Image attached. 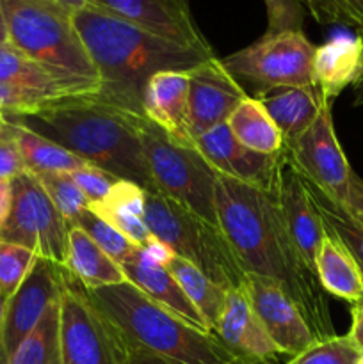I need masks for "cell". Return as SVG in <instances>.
<instances>
[{"label":"cell","mask_w":363,"mask_h":364,"mask_svg":"<svg viewBox=\"0 0 363 364\" xmlns=\"http://www.w3.org/2000/svg\"><path fill=\"white\" fill-rule=\"evenodd\" d=\"M347 336L351 338L352 343L356 345V348L363 354V301L358 302V304H352L351 329H349Z\"/></svg>","instance_id":"cell-45"},{"label":"cell","mask_w":363,"mask_h":364,"mask_svg":"<svg viewBox=\"0 0 363 364\" xmlns=\"http://www.w3.org/2000/svg\"><path fill=\"white\" fill-rule=\"evenodd\" d=\"M64 269L77 279L85 290L125 283L123 269L105 255L84 230L70 226L68 230V249Z\"/></svg>","instance_id":"cell-24"},{"label":"cell","mask_w":363,"mask_h":364,"mask_svg":"<svg viewBox=\"0 0 363 364\" xmlns=\"http://www.w3.org/2000/svg\"><path fill=\"white\" fill-rule=\"evenodd\" d=\"M142 114L173 141L194 146L189 134L187 71H159L149 77L142 92Z\"/></svg>","instance_id":"cell-19"},{"label":"cell","mask_w":363,"mask_h":364,"mask_svg":"<svg viewBox=\"0 0 363 364\" xmlns=\"http://www.w3.org/2000/svg\"><path fill=\"white\" fill-rule=\"evenodd\" d=\"M362 352L347 334L313 341L308 348L290 358L287 364H356Z\"/></svg>","instance_id":"cell-33"},{"label":"cell","mask_w":363,"mask_h":364,"mask_svg":"<svg viewBox=\"0 0 363 364\" xmlns=\"http://www.w3.org/2000/svg\"><path fill=\"white\" fill-rule=\"evenodd\" d=\"M0 84L36 96L43 102H57L68 96L82 95L70 82L28 59L11 43L0 45Z\"/></svg>","instance_id":"cell-23"},{"label":"cell","mask_w":363,"mask_h":364,"mask_svg":"<svg viewBox=\"0 0 363 364\" xmlns=\"http://www.w3.org/2000/svg\"><path fill=\"white\" fill-rule=\"evenodd\" d=\"M273 196L278 201L292 240L298 245L299 252L308 263L310 269L315 272V258L320 242L324 238V228L319 213L313 206L312 198H310L306 180L295 169L285 148L281 149L276 187H274Z\"/></svg>","instance_id":"cell-17"},{"label":"cell","mask_w":363,"mask_h":364,"mask_svg":"<svg viewBox=\"0 0 363 364\" xmlns=\"http://www.w3.org/2000/svg\"><path fill=\"white\" fill-rule=\"evenodd\" d=\"M212 334L235 358L276 363L281 354L253 311L244 290H230Z\"/></svg>","instance_id":"cell-18"},{"label":"cell","mask_w":363,"mask_h":364,"mask_svg":"<svg viewBox=\"0 0 363 364\" xmlns=\"http://www.w3.org/2000/svg\"><path fill=\"white\" fill-rule=\"evenodd\" d=\"M6 301L7 299L0 294V326H2V318H4V309H6Z\"/></svg>","instance_id":"cell-52"},{"label":"cell","mask_w":363,"mask_h":364,"mask_svg":"<svg viewBox=\"0 0 363 364\" xmlns=\"http://www.w3.org/2000/svg\"><path fill=\"white\" fill-rule=\"evenodd\" d=\"M88 4L167 41L212 52L192 16L189 0H89Z\"/></svg>","instance_id":"cell-14"},{"label":"cell","mask_w":363,"mask_h":364,"mask_svg":"<svg viewBox=\"0 0 363 364\" xmlns=\"http://www.w3.org/2000/svg\"><path fill=\"white\" fill-rule=\"evenodd\" d=\"M342 206L352 217H356L359 223H363V180L356 173H352L351 181H349L347 198H345V203Z\"/></svg>","instance_id":"cell-42"},{"label":"cell","mask_w":363,"mask_h":364,"mask_svg":"<svg viewBox=\"0 0 363 364\" xmlns=\"http://www.w3.org/2000/svg\"><path fill=\"white\" fill-rule=\"evenodd\" d=\"M50 102L36 98V96L25 95L18 89L9 87L6 84H0V112L7 117H21L31 116L36 110L41 109Z\"/></svg>","instance_id":"cell-40"},{"label":"cell","mask_w":363,"mask_h":364,"mask_svg":"<svg viewBox=\"0 0 363 364\" xmlns=\"http://www.w3.org/2000/svg\"><path fill=\"white\" fill-rule=\"evenodd\" d=\"M14 123V139L18 142L21 156H23L25 169L31 174L41 173H73L77 169L91 166L80 156L73 155L57 142L43 137L38 132L31 130L25 124Z\"/></svg>","instance_id":"cell-26"},{"label":"cell","mask_w":363,"mask_h":364,"mask_svg":"<svg viewBox=\"0 0 363 364\" xmlns=\"http://www.w3.org/2000/svg\"><path fill=\"white\" fill-rule=\"evenodd\" d=\"M256 100L265 107L283 139V148H290L315 123L326 105L317 85H283L260 89Z\"/></svg>","instance_id":"cell-20"},{"label":"cell","mask_w":363,"mask_h":364,"mask_svg":"<svg viewBox=\"0 0 363 364\" xmlns=\"http://www.w3.org/2000/svg\"><path fill=\"white\" fill-rule=\"evenodd\" d=\"M216 213L241 269L280 284L317 341L335 336L327 294L292 240L274 196L216 173Z\"/></svg>","instance_id":"cell-1"},{"label":"cell","mask_w":363,"mask_h":364,"mask_svg":"<svg viewBox=\"0 0 363 364\" xmlns=\"http://www.w3.org/2000/svg\"><path fill=\"white\" fill-rule=\"evenodd\" d=\"M127 345L142 347L174 364H223L235 355L214 334L201 333L125 281L88 290Z\"/></svg>","instance_id":"cell-4"},{"label":"cell","mask_w":363,"mask_h":364,"mask_svg":"<svg viewBox=\"0 0 363 364\" xmlns=\"http://www.w3.org/2000/svg\"><path fill=\"white\" fill-rule=\"evenodd\" d=\"M88 208L91 210L96 217L105 220L109 226H112L114 230H117L121 235H125L128 240L134 242L135 245H139V247H142V245L152 238V233H149L148 226H146L142 217L132 215V213L121 212V210L109 208V206L102 205V203H91V205H88Z\"/></svg>","instance_id":"cell-36"},{"label":"cell","mask_w":363,"mask_h":364,"mask_svg":"<svg viewBox=\"0 0 363 364\" xmlns=\"http://www.w3.org/2000/svg\"><path fill=\"white\" fill-rule=\"evenodd\" d=\"M320 25H340L359 31L363 27V0H302Z\"/></svg>","instance_id":"cell-35"},{"label":"cell","mask_w":363,"mask_h":364,"mask_svg":"<svg viewBox=\"0 0 363 364\" xmlns=\"http://www.w3.org/2000/svg\"><path fill=\"white\" fill-rule=\"evenodd\" d=\"M141 249L144 251V255L148 256L153 263H155V265L164 267V269H169L171 262L177 258V255L173 252V249H171L167 244H164L162 240H159L157 237H153V235Z\"/></svg>","instance_id":"cell-43"},{"label":"cell","mask_w":363,"mask_h":364,"mask_svg":"<svg viewBox=\"0 0 363 364\" xmlns=\"http://www.w3.org/2000/svg\"><path fill=\"white\" fill-rule=\"evenodd\" d=\"M14 137V123L0 112V141Z\"/></svg>","instance_id":"cell-48"},{"label":"cell","mask_w":363,"mask_h":364,"mask_svg":"<svg viewBox=\"0 0 363 364\" xmlns=\"http://www.w3.org/2000/svg\"><path fill=\"white\" fill-rule=\"evenodd\" d=\"M68 223L31 173L13 180V208L0 230V240L23 245L39 258L63 265L66 262Z\"/></svg>","instance_id":"cell-10"},{"label":"cell","mask_w":363,"mask_h":364,"mask_svg":"<svg viewBox=\"0 0 363 364\" xmlns=\"http://www.w3.org/2000/svg\"><path fill=\"white\" fill-rule=\"evenodd\" d=\"M23 173H27V169L16 139L11 137L0 141V180L13 181Z\"/></svg>","instance_id":"cell-41"},{"label":"cell","mask_w":363,"mask_h":364,"mask_svg":"<svg viewBox=\"0 0 363 364\" xmlns=\"http://www.w3.org/2000/svg\"><path fill=\"white\" fill-rule=\"evenodd\" d=\"M358 38L362 39V45H363V27L358 31ZM352 89H354V105L356 107L363 105V68H362V75H359L358 82L352 85Z\"/></svg>","instance_id":"cell-47"},{"label":"cell","mask_w":363,"mask_h":364,"mask_svg":"<svg viewBox=\"0 0 363 364\" xmlns=\"http://www.w3.org/2000/svg\"><path fill=\"white\" fill-rule=\"evenodd\" d=\"M38 255L23 245L0 240V294L9 299L34 267Z\"/></svg>","instance_id":"cell-34"},{"label":"cell","mask_w":363,"mask_h":364,"mask_svg":"<svg viewBox=\"0 0 363 364\" xmlns=\"http://www.w3.org/2000/svg\"><path fill=\"white\" fill-rule=\"evenodd\" d=\"M73 23L98 71V98L134 116L142 114L146 82L159 71H189L212 52L177 45L100 7L73 11Z\"/></svg>","instance_id":"cell-2"},{"label":"cell","mask_w":363,"mask_h":364,"mask_svg":"<svg viewBox=\"0 0 363 364\" xmlns=\"http://www.w3.org/2000/svg\"><path fill=\"white\" fill-rule=\"evenodd\" d=\"M53 2H59V4H63V6L71 7V9H78V7L85 6L89 0H53Z\"/></svg>","instance_id":"cell-51"},{"label":"cell","mask_w":363,"mask_h":364,"mask_svg":"<svg viewBox=\"0 0 363 364\" xmlns=\"http://www.w3.org/2000/svg\"><path fill=\"white\" fill-rule=\"evenodd\" d=\"M331 105L326 103L315 123L287 149L292 164L306 181L319 188L322 194L344 205L347 198L349 181L354 171L338 142L331 116Z\"/></svg>","instance_id":"cell-11"},{"label":"cell","mask_w":363,"mask_h":364,"mask_svg":"<svg viewBox=\"0 0 363 364\" xmlns=\"http://www.w3.org/2000/svg\"><path fill=\"white\" fill-rule=\"evenodd\" d=\"M102 205L142 217L146 206V191L141 185L134 183V181L116 180L110 187L107 198L102 201Z\"/></svg>","instance_id":"cell-38"},{"label":"cell","mask_w":363,"mask_h":364,"mask_svg":"<svg viewBox=\"0 0 363 364\" xmlns=\"http://www.w3.org/2000/svg\"><path fill=\"white\" fill-rule=\"evenodd\" d=\"M315 48L302 31H287L274 36L263 34L253 45L221 60L237 80L244 78L260 89L315 85Z\"/></svg>","instance_id":"cell-9"},{"label":"cell","mask_w":363,"mask_h":364,"mask_svg":"<svg viewBox=\"0 0 363 364\" xmlns=\"http://www.w3.org/2000/svg\"><path fill=\"white\" fill-rule=\"evenodd\" d=\"M187 75L189 134L194 141L212 128L228 123L233 110L248 95L216 55L189 70Z\"/></svg>","instance_id":"cell-13"},{"label":"cell","mask_w":363,"mask_h":364,"mask_svg":"<svg viewBox=\"0 0 363 364\" xmlns=\"http://www.w3.org/2000/svg\"><path fill=\"white\" fill-rule=\"evenodd\" d=\"M242 290L281 354L294 358L317 341L305 316L280 284L255 274H246Z\"/></svg>","instance_id":"cell-15"},{"label":"cell","mask_w":363,"mask_h":364,"mask_svg":"<svg viewBox=\"0 0 363 364\" xmlns=\"http://www.w3.org/2000/svg\"><path fill=\"white\" fill-rule=\"evenodd\" d=\"M32 176L45 188V192L52 199L60 215L64 217L68 226H71L78 219V215L88 210L89 203L84 192L78 188V185L68 173H41L32 174Z\"/></svg>","instance_id":"cell-32"},{"label":"cell","mask_w":363,"mask_h":364,"mask_svg":"<svg viewBox=\"0 0 363 364\" xmlns=\"http://www.w3.org/2000/svg\"><path fill=\"white\" fill-rule=\"evenodd\" d=\"M306 185H308L310 198H312L313 206L319 213L324 231L337 238L347 249L363 276V223L352 217L344 206L335 203L333 199L322 194L319 188L313 187L310 181H306Z\"/></svg>","instance_id":"cell-30"},{"label":"cell","mask_w":363,"mask_h":364,"mask_svg":"<svg viewBox=\"0 0 363 364\" xmlns=\"http://www.w3.org/2000/svg\"><path fill=\"white\" fill-rule=\"evenodd\" d=\"M125 364H174L167 361L166 358L159 354H153V352L146 350L142 347H134V345H128V354L125 359Z\"/></svg>","instance_id":"cell-44"},{"label":"cell","mask_w":363,"mask_h":364,"mask_svg":"<svg viewBox=\"0 0 363 364\" xmlns=\"http://www.w3.org/2000/svg\"><path fill=\"white\" fill-rule=\"evenodd\" d=\"M137 130L155 191L206 223L219 226L216 171L199 155L196 146L173 141L144 116L137 117Z\"/></svg>","instance_id":"cell-7"},{"label":"cell","mask_w":363,"mask_h":364,"mask_svg":"<svg viewBox=\"0 0 363 364\" xmlns=\"http://www.w3.org/2000/svg\"><path fill=\"white\" fill-rule=\"evenodd\" d=\"M315 274L327 295L358 304L363 301V276L347 249L324 231L315 258Z\"/></svg>","instance_id":"cell-25"},{"label":"cell","mask_w":363,"mask_h":364,"mask_svg":"<svg viewBox=\"0 0 363 364\" xmlns=\"http://www.w3.org/2000/svg\"><path fill=\"white\" fill-rule=\"evenodd\" d=\"M231 135L246 148L263 155H276L283 149V139L265 107L256 98H246L228 119Z\"/></svg>","instance_id":"cell-27"},{"label":"cell","mask_w":363,"mask_h":364,"mask_svg":"<svg viewBox=\"0 0 363 364\" xmlns=\"http://www.w3.org/2000/svg\"><path fill=\"white\" fill-rule=\"evenodd\" d=\"M363 68V45L358 36H337L317 46L313 80L326 102L333 103L358 82Z\"/></svg>","instance_id":"cell-22"},{"label":"cell","mask_w":363,"mask_h":364,"mask_svg":"<svg viewBox=\"0 0 363 364\" xmlns=\"http://www.w3.org/2000/svg\"><path fill=\"white\" fill-rule=\"evenodd\" d=\"M63 281L64 267L38 256L23 283L6 301L0 326V364L9 363L13 352L38 326L46 308L59 301Z\"/></svg>","instance_id":"cell-12"},{"label":"cell","mask_w":363,"mask_h":364,"mask_svg":"<svg viewBox=\"0 0 363 364\" xmlns=\"http://www.w3.org/2000/svg\"><path fill=\"white\" fill-rule=\"evenodd\" d=\"M71 226H77L80 228V230H84L85 233L89 235V238H91L109 258H112L117 265H123L125 262H128V259L141 249L139 245H135L134 242L128 240L125 235H121L120 231L114 230L112 226H109L105 220L96 217L89 208L85 210V212H82Z\"/></svg>","instance_id":"cell-31"},{"label":"cell","mask_w":363,"mask_h":364,"mask_svg":"<svg viewBox=\"0 0 363 364\" xmlns=\"http://www.w3.org/2000/svg\"><path fill=\"white\" fill-rule=\"evenodd\" d=\"M0 7L14 48L82 95H98V71L75 28V9L53 0H0Z\"/></svg>","instance_id":"cell-5"},{"label":"cell","mask_w":363,"mask_h":364,"mask_svg":"<svg viewBox=\"0 0 363 364\" xmlns=\"http://www.w3.org/2000/svg\"><path fill=\"white\" fill-rule=\"evenodd\" d=\"M6 43H9V38H7V28H6V21H4L2 7H0V45H6Z\"/></svg>","instance_id":"cell-50"},{"label":"cell","mask_w":363,"mask_h":364,"mask_svg":"<svg viewBox=\"0 0 363 364\" xmlns=\"http://www.w3.org/2000/svg\"><path fill=\"white\" fill-rule=\"evenodd\" d=\"M13 208V181L0 180V230L7 223Z\"/></svg>","instance_id":"cell-46"},{"label":"cell","mask_w":363,"mask_h":364,"mask_svg":"<svg viewBox=\"0 0 363 364\" xmlns=\"http://www.w3.org/2000/svg\"><path fill=\"white\" fill-rule=\"evenodd\" d=\"M356 364H363V354H362V355H359V359H358V363H356Z\"/></svg>","instance_id":"cell-53"},{"label":"cell","mask_w":363,"mask_h":364,"mask_svg":"<svg viewBox=\"0 0 363 364\" xmlns=\"http://www.w3.org/2000/svg\"><path fill=\"white\" fill-rule=\"evenodd\" d=\"M59 304L63 364H125V338L66 269Z\"/></svg>","instance_id":"cell-8"},{"label":"cell","mask_w":363,"mask_h":364,"mask_svg":"<svg viewBox=\"0 0 363 364\" xmlns=\"http://www.w3.org/2000/svg\"><path fill=\"white\" fill-rule=\"evenodd\" d=\"M194 146L216 173L273 194L281 151L276 155H263L246 148L231 135L226 123L199 135L194 139Z\"/></svg>","instance_id":"cell-16"},{"label":"cell","mask_w":363,"mask_h":364,"mask_svg":"<svg viewBox=\"0 0 363 364\" xmlns=\"http://www.w3.org/2000/svg\"><path fill=\"white\" fill-rule=\"evenodd\" d=\"M59 302L60 299L46 308L38 326L18 345L7 364H63Z\"/></svg>","instance_id":"cell-29"},{"label":"cell","mask_w":363,"mask_h":364,"mask_svg":"<svg viewBox=\"0 0 363 364\" xmlns=\"http://www.w3.org/2000/svg\"><path fill=\"white\" fill-rule=\"evenodd\" d=\"M223 364H278V363H269V361H255V359H244V358H233L230 361Z\"/></svg>","instance_id":"cell-49"},{"label":"cell","mask_w":363,"mask_h":364,"mask_svg":"<svg viewBox=\"0 0 363 364\" xmlns=\"http://www.w3.org/2000/svg\"><path fill=\"white\" fill-rule=\"evenodd\" d=\"M267 11L265 36L287 31H302L305 4L302 0H263Z\"/></svg>","instance_id":"cell-37"},{"label":"cell","mask_w":363,"mask_h":364,"mask_svg":"<svg viewBox=\"0 0 363 364\" xmlns=\"http://www.w3.org/2000/svg\"><path fill=\"white\" fill-rule=\"evenodd\" d=\"M137 117L96 95H78L43 105L31 116L9 117L57 142L117 180L157 192L146 166Z\"/></svg>","instance_id":"cell-3"},{"label":"cell","mask_w":363,"mask_h":364,"mask_svg":"<svg viewBox=\"0 0 363 364\" xmlns=\"http://www.w3.org/2000/svg\"><path fill=\"white\" fill-rule=\"evenodd\" d=\"M169 272L173 274V277L178 281L182 290L185 291L191 304L198 309L209 331L212 333L214 326H216L217 318H219L221 311H223L224 304H226V297L230 290L214 283L210 277H206L192 263L185 262V259L178 258V256L171 262Z\"/></svg>","instance_id":"cell-28"},{"label":"cell","mask_w":363,"mask_h":364,"mask_svg":"<svg viewBox=\"0 0 363 364\" xmlns=\"http://www.w3.org/2000/svg\"><path fill=\"white\" fill-rule=\"evenodd\" d=\"M120 267L123 269L127 279L134 287H137L142 294L148 295L153 302H157L159 306L166 308L167 311L180 316L184 322H187L194 329L212 334L209 327H206L203 316L191 304V301L187 299L185 291L182 290L178 281L173 277V274L169 272V269L155 265L144 255L142 249H139L128 262H125Z\"/></svg>","instance_id":"cell-21"},{"label":"cell","mask_w":363,"mask_h":364,"mask_svg":"<svg viewBox=\"0 0 363 364\" xmlns=\"http://www.w3.org/2000/svg\"><path fill=\"white\" fill-rule=\"evenodd\" d=\"M70 176L73 178L78 188L84 192L89 205L91 203H102L107 198V194H109L114 181L117 180V178L110 176L109 173H105V171L98 169L95 166H88L84 169L73 171V173H70Z\"/></svg>","instance_id":"cell-39"},{"label":"cell","mask_w":363,"mask_h":364,"mask_svg":"<svg viewBox=\"0 0 363 364\" xmlns=\"http://www.w3.org/2000/svg\"><path fill=\"white\" fill-rule=\"evenodd\" d=\"M144 219L149 233L226 290H242L246 272L219 226L203 220L159 192L146 191Z\"/></svg>","instance_id":"cell-6"}]
</instances>
